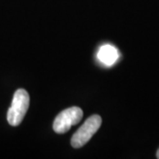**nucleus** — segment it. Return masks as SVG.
I'll return each instance as SVG.
<instances>
[{"label": "nucleus", "instance_id": "1", "mask_svg": "<svg viewBox=\"0 0 159 159\" xmlns=\"http://www.w3.org/2000/svg\"><path fill=\"white\" fill-rule=\"evenodd\" d=\"M29 106V95L25 89H20L13 95L11 107L7 112V121L11 126L19 125L24 119Z\"/></svg>", "mask_w": 159, "mask_h": 159}, {"label": "nucleus", "instance_id": "3", "mask_svg": "<svg viewBox=\"0 0 159 159\" xmlns=\"http://www.w3.org/2000/svg\"><path fill=\"white\" fill-rule=\"evenodd\" d=\"M83 117V111L79 107H71L61 111L56 117L53 123L54 131L62 134L70 130L72 125L78 124Z\"/></svg>", "mask_w": 159, "mask_h": 159}, {"label": "nucleus", "instance_id": "4", "mask_svg": "<svg viewBox=\"0 0 159 159\" xmlns=\"http://www.w3.org/2000/svg\"><path fill=\"white\" fill-rule=\"evenodd\" d=\"M119 51L112 45L105 44L100 48L97 53L98 59L106 66H112L119 58Z\"/></svg>", "mask_w": 159, "mask_h": 159}, {"label": "nucleus", "instance_id": "5", "mask_svg": "<svg viewBox=\"0 0 159 159\" xmlns=\"http://www.w3.org/2000/svg\"><path fill=\"white\" fill-rule=\"evenodd\" d=\"M157 157L159 159V148L157 149Z\"/></svg>", "mask_w": 159, "mask_h": 159}, {"label": "nucleus", "instance_id": "2", "mask_svg": "<svg viewBox=\"0 0 159 159\" xmlns=\"http://www.w3.org/2000/svg\"><path fill=\"white\" fill-rule=\"evenodd\" d=\"M102 124V119L99 115H92L84 124L74 133L71 139V144L74 148H81L89 142Z\"/></svg>", "mask_w": 159, "mask_h": 159}]
</instances>
